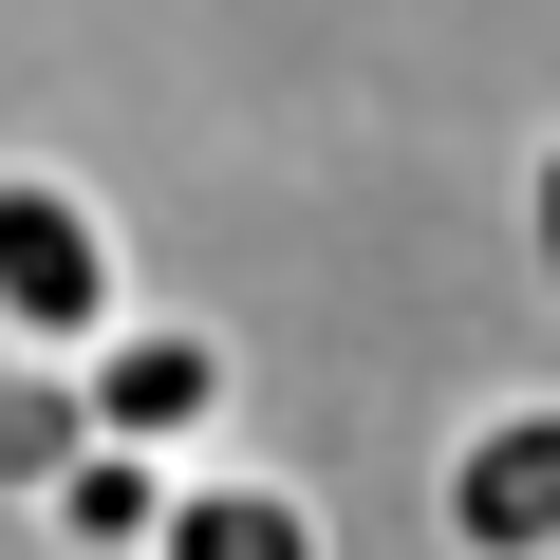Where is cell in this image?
Here are the masks:
<instances>
[{
  "mask_svg": "<svg viewBox=\"0 0 560 560\" xmlns=\"http://www.w3.org/2000/svg\"><path fill=\"white\" fill-rule=\"evenodd\" d=\"M0 318L38 355H94L131 318V261H113V206L75 168H0Z\"/></svg>",
  "mask_w": 560,
  "mask_h": 560,
  "instance_id": "6da1fadb",
  "label": "cell"
},
{
  "mask_svg": "<svg viewBox=\"0 0 560 560\" xmlns=\"http://www.w3.org/2000/svg\"><path fill=\"white\" fill-rule=\"evenodd\" d=\"M448 541H467V560H560V393L467 411V448H448Z\"/></svg>",
  "mask_w": 560,
  "mask_h": 560,
  "instance_id": "7a4b0ae2",
  "label": "cell"
},
{
  "mask_svg": "<svg viewBox=\"0 0 560 560\" xmlns=\"http://www.w3.org/2000/svg\"><path fill=\"white\" fill-rule=\"evenodd\" d=\"M206 411H224V337H187V318H113L75 374V430H113V448H187Z\"/></svg>",
  "mask_w": 560,
  "mask_h": 560,
  "instance_id": "3957f363",
  "label": "cell"
},
{
  "mask_svg": "<svg viewBox=\"0 0 560 560\" xmlns=\"http://www.w3.org/2000/svg\"><path fill=\"white\" fill-rule=\"evenodd\" d=\"M150 560H318V504H300V486H261V467H224V486H168Z\"/></svg>",
  "mask_w": 560,
  "mask_h": 560,
  "instance_id": "277c9868",
  "label": "cell"
},
{
  "mask_svg": "<svg viewBox=\"0 0 560 560\" xmlns=\"http://www.w3.org/2000/svg\"><path fill=\"white\" fill-rule=\"evenodd\" d=\"M38 486H57V523H75L94 560H150V523H168V448H113V430H75Z\"/></svg>",
  "mask_w": 560,
  "mask_h": 560,
  "instance_id": "5b68a950",
  "label": "cell"
},
{
  "mask_svg": "<svg viewBox=\"0 0 560 560\" xmlns=\"http://www.w3.org/2000/svg\"><path fill=\"white\" fill-rule=\"evenodd\" d=\"M523 261H541V280H560V150H541V168H523Z\"/></svg>",
  "mask_w": 560,
  "mask_h": 560,
  "instance_id": "8992f818",
  "label": "cell"
}]
</instances>
